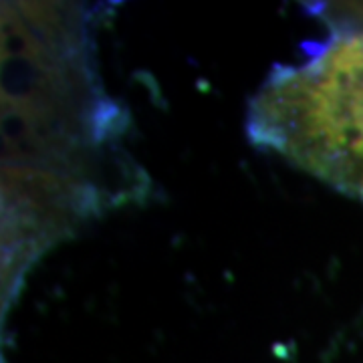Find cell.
I'll use <instances>...</instances> for the list:
<instances>
[{
    "mask_svg": "<svg viewBox=\"0 0 363 363\" xmlns=\"http://www.w3.org/2000/svg\"><path fill=\"white\" fill-rule=\"evenodd\" d=\"M247 135L363 204V33L331 26L303 63L272 67L250 97Z\"/></svg>",
    "mask_w": 363,
    "mask_h": 363,
    "instance_id": "2",
    "label": "cell"
},
{
    "mask_svg": "<svg viewBox=\"0 0 363 363\" xmlns=\"http://www.w3.org/2000/svg\"><path fill=\"white\" fill-rule=\"evenodd\" d=\"M121 109L99 83L79 11L55 2L2 9V169L49 174L95 194L87 169L113 154Z\"/></svg>",
    "mask_w": 363,
    "mask_h": 363,
    "instance_id": "1",
    "label": "cell"
},
{
    "mask_svg": "<svg viewBox=\"0 0 363 363\" xmlns=\"http://www.w3.org/2000/svg\"><path fill=\"white\" fill-rule=\"evenodd\" d=\"M325 13L329 26L363 33V4H331Z\"/></svg>",
    "mask_w": 363,
    "mask_h": 363,
    "instance_id": "3",
    "label": "cell"
}]
</instances>
